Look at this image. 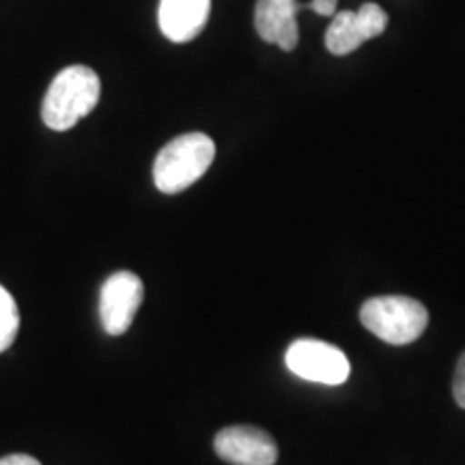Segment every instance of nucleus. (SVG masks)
Returning a JSON list of instances; mask_svg holds the SVG:
<instances>
[{"label":"nucleus","instance_id":"0eeeda50","mask_svg":"<svg viewBox=\"0 0 465 465\" xmlns=\"http://www.w3.org/2000/svg\"><path fill=\"white\" fill-rule=\"evenodd\" d=\"M216 455L232 465H274L278 446L270 433L259 427L235 424L226 427L213 440Z\"/></svg>","mask_w":465,"mask_h":465},{"label":"nucleus","instance_id":"20e7f679","mask_svg":"<svg viewBox=\"0 0 465 465\" xmlns=\"http://www.w3.org/2000/svg\"><path fill=\"white\" fill-rule=\"evenodd\" d=\"M284 362L291 373L298 375L300 380L323 383V386H341L351 373L349 360L339 347L315 339L291 342Z\"/></svg>","mask_w":465,"mask_h":465},{"label":"nucleus","instance_id":"7ed1b4c3","mask_svg":"<svg viewBox=\"0 0 465 465\" xmlns=\"http://www.w3.org/2000/svg\"><path fill=\"white\" fill-rule=\"evenodd\" d=\"M360 322L388 345H410L427 330L429 312L424 304L405 295H380L360 308Z\"/></svg>","mask_w":465,"mask_h":465},{"label":"nucleus","instance_id":"9d476101","mask_svg":"<svg viewBox=\"0 0 465 465\" xmlns=\"http://www.w3.org/2000/svg\"><path fill=\"white\" fill-rule=\"evenodd\" d=\"M17 330H20V311L14 295L0 284V353L14 345Z\"/></svg>","mask_w":465,"mask_h":465},{"label":"nucleus","instance_id":"6e6552de","mask_svg":"<svg viewBox=\"0 0 465 465\" xmlns=\"http://www.w3.org/2000/svg\"><path fill=\"white\" fill-rule=\"evenodd\" d=\"M298 0H257L254 28L267 44H274L284 52L295 50L300 39Z\"/></svg>","mask_w":465,"mask_h":465},{"label":"nucleus","instance_id":"f03ea898","mask_svg":"<svg viewBox=\"0 0 465 465\" xmlns=\"http://www.w3.org/2000/svg\"><path fill=\"white\" fill-rule=\"evenodd\" d=\"M213 158H216V144L207 134L190 132L173 138L155 158V188L164 194H179L188 190L209 171Z\"/></svg>","mask_w":465,"mask_h":465},{"label":"nucleus","instance_id":"39448f33","mask_svg":"<svg viewBox=\"0 0 465 465\" xmlns=\"http://www.w3.org/2000/svg\"><path fill=\"white\" fill-rule=\"evenodd\" d=\"M144 287L134 272H114L100 291V319L110 336H121L130 330L138 308L143 304Z\"/></svg>","mask_w":465,"mask_h":465},{"label":"nucleus","instance_id":"f8f14e48","mask_svg":"<svg viewBox=\"0 0 465 465\" xmlns=\"http://www.w3.org/2000/svg\"><path fill=\"white\" fill-rule=\"evenodd\" d=\"M336 3L339 0H312L311 5H306L308 9H312L315 14L323 17H334L336 15Z\"/></svg>","mask_w":465,"mask_h":465},{"label":"nucleus","instance_id":"ddd939ff","mask_svg":"<svg viewBox=\"0 0 465 465\" xmlns=\"http://www.w3.org/2000/svg\"><path fill=\"white\" fill-rule=\"evenodd\" d=\"M0 465H42L31 455H7L0 459Z\"/></svg>","mask_w":465,"mask_h":465},{"label":"nucleus","instance_id":"9b49d317","mask_svg":"<svg viewBox=\"0 0 465 465\" xmlns=\"http://www.w3.org/2000/svg\"><path fill=\"white\" fill-rule=\"evenodd\" d=\"M452 394H455L457 405L465 410V351L461 353V358H459L457 362L455 380H452Z\"/></svg>","mask_w":465,"mask_h":465},{"label":"nucleus","instance_id":"423d86ee","mask_svg":"<svg viewBox=\"0 0 465 465\" xmlns=\"http://www.w3.org/2000/svg\"><path fill=\"white\" fill-rule=\"evenodd\" d=\"M388 28V14L380 5L366 3L358 11H341L325 33V48L334 56H347Z\"/></svg>","mask_w":465,"mask_h":465},{"label":"nucleus","instance_id":"f257e3e1","mask_svg":"<svg viewBox=\"0 0 465 465\" xmlns=\"http://www.w3.org/2000/svg\"><path fill=\"white\" fill-rule=\"evenodd\" d=\"M102 95L100 75L86 65H72L56 74L42 104L44 124L54 132H67L93 113Z\"/></svg>","mask_w":465,"mask_h":465},{"label":"nucleus","instance_id":"1a4fd4ad","mask_svg":"<svg viewBox=\"0 0 465 465\" xmlns=\"http://www.w3.org/2000/svg\"><path fill=\"white\" fill-rule=\"evenodd\" d=\"M212 0H160L158 22L166 39L188 44L207 26Z\"/></svg>","mask_w":465,"mask_h":465}]
</instances>
